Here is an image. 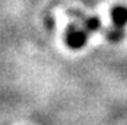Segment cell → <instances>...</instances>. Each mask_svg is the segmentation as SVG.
Here are the masks:
<instances>
[{
	"instance_id": "obj_1",
	"label": "cell",
	"mask_w": 127,
	"mask_h": 125,
	"mask_svg": "<svg viewBox=\"0 0 127 125\" xmlns=\"http://www.w3.org/2000/svg\"><path fill=\"white\" fill-rule=\"evenodd\" d=\"M86 42V35L82 31H70L67 35V44L72 48H80Z\"/></svg>"
},
{
	"instance_id": "obj_2",
	"label": "cell",
	"mask_w": 127,
	"mask_h": 125,
	"mask_svg": "<svg viewBox=\"0 0 127 125\" xmlns=\"http://www.w3.org/2000/svg\"><path fill=\"white\" fill-rule=\"evenodd\" d=\"M111 19L117 28H121L127 23V9L123 6H115L111 10Z\"/></svg>"
}]
</instances>
